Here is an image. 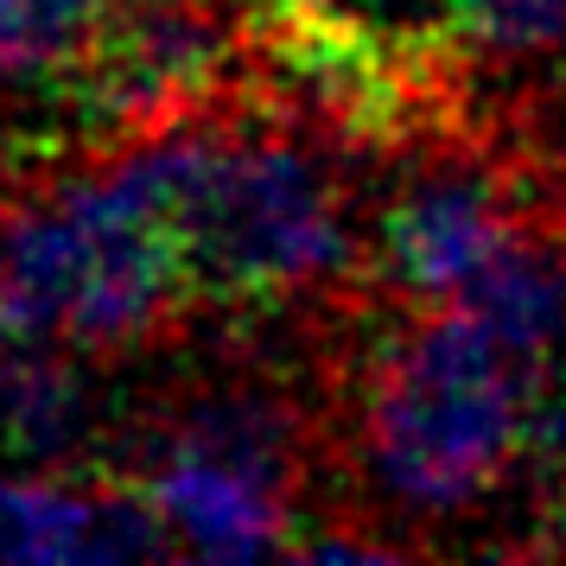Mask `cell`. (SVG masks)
<instances>
[{
	"mask_svg": "<svg viewBox=\"0 0 566 566\" xmlns=\"http://www.w3.org/2000/svg\"><path fill=\"white\" fill-rule=\"evenodd\" d=\"M554 369L459 306H408L369 357L357 452L369 484L408 515H459L528 464Z\"/></svg>",
	"mask_w": 566,
	"mask_h": 566,
	"instance_id": "6da1fadb",
	"label": "cell"
},
{
	"mask_svg": "<svg viewBox=\"0 0 566 566\" xmlns=\"http://www.w3.org/2000/svg\"><path fill=\"white\" fill-rule=\"evenodd\" d=\"M0 306L13 337L77 350L134 344L191 306L166 134L0 223Z\"/></svg>",
	"mask_w": 566,
	"mask_h": 566,
	"instance_id": "7a4b0ae2",
	"label": "cell"
},
{
	"mask_svg": "<svg viewBox=\"0 0 566 566\" xmlns=\"http://www.w3.org/2000/svg\"><path fill=\"white\" fill-rule=\"evenodd\" d=\"M172 217L191 306H274L344 274L350 205L332 159L274 128H179Z\"/></svg>",
	"mask_w": 566,
	"mask_h": 566,
	"instance_id": "3957f363",
	"label": "cell"
},
{
	"mask_svg": "<svg viewBox=\"0 0 566 566\" xmlns=\"http://www.w3.org/2000/svg\"><path fill=\"white\" fill-rule=\"evenodd\" d=\"M293 420L281 401L249 388L191 395L159 420L147 496L166 515L179 554L198 560H261L293 554Z\"/></svg>",
	"mask_w": 566,
	"mask_h": 566,
	"instance_id": "277c9868",
	"label": "cell"
},
{
	"mask_svg": "<svg viewBox=\"0 0 566 566\" xmlns=\"http://www.w3.org/2000/svg\"><path fill=\"white\" fill-rule=\"evenodd\" d=\"M535 217V198L490 159H433L382 205V274L408 306H459Z\"/></svg>",
	"mask_w": 566,
	"mask_h": 566,
	"instance_id": "5b68a950",
	"label": "cell"
},
{
	"mask_svg": "<svg viewBox=\"0 0 566 566\" xmlns=\"http://www.w3.org/2000/svg\"><path fill=\"white\" fill-rule=\"evenodd\" d=\"M179 541L140 484H71V478H0V560H159Z\"/></svg>",
	"mask_w": 566,
	"mask_h": 566,
	"instance_id": "8992f818",
	"label": "cell"
},
{
	"mask_svg": "<svg viewBox=\"0 0 566 566\" xmlns=\"http://www.w3.org/2000/svg\"><path fill=\"white\" fill-rule=\"evenodd\" d=\"M96 395L77 344L64 337H13L0 344V459L64 464L90 446Z\"/></svg>",
	"mask_w": 566,
	"mask_h": 566,
	"instance_id": "52a82bcc",
	"label": "cell"
},
{
	"mask_svg": "<svg viewBox=\"0 0 566 566\" xmlns=\"http://www.w3.org/2000/svg\"><path fill=\"white\" fill-rule=\"evenodd\" d=\"M115 0H0V90L83 71Z\"/></svg>",
	"mask_w": 566,
	"mask_h": 566,
	"instance_id": "ba28073f",
	"label": "cell"
},
{
	"mask_svg": "<svg viewBox=\"0 0 566 566\" xmlns=\"http://www.w3.org/2000/svg\"><path fill=\"white\" fill-rule=\"evenodd\" d=\"M446 32L459 52L528 64L566 52V0H446Z\"/></svg>",
	"mask_w": 566,
	"mask_h": 566,
	"instance_id": "9c48e42d",
	"label": "cell"
},
{
	"mask_svg": "<svg viewBox=\"0 0 566 566\" xmlns=\"http://www.w3.org/2000/svg\"><path fill=\"white\" fill-rule=\"evenodd\" d=\"M286 27H344V32H369L363 13L382 7V0H274Z\"/></svg>",
	"mask_w": 566,
	"mask_h": 566,
	"instance_id": "30bf717a",
	"label": "cell"
},
{
	"mask_svg": "<svg viewBox=\"0 0 566 566\" xmlns=\"http://www.w3.org/2000/svg\"><path fill=\"white\" fill-rule=\"evenodd\" d=\"M0 344H13V325H7V306H0Z\"/></svg>",
	"mask_w": 566,
	"mask_h": 566,
	"instance_id": "8fae6325",
	"label": "cell"
}]
</instances>
